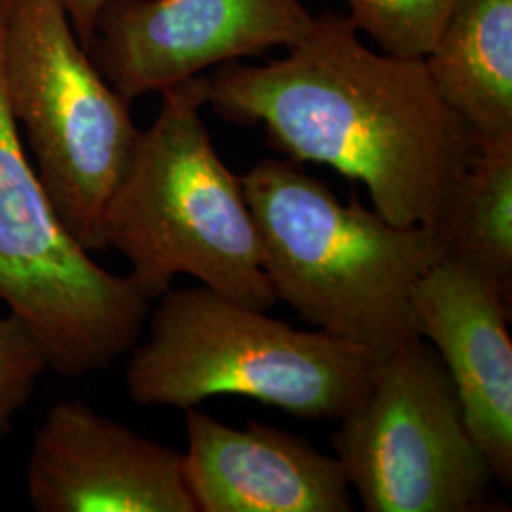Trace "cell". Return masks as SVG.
<instances>
[{
    "label": "cell",
    "instance_id": "7c38bea8",
    "mask_svg": "<svg viewBox=\"0 0 512 512\" xmlns=\"http://www.w3.org/2000/svg\"><path fill=\"white\" fill-rule=\"evenodd\" d=\"M423 63L478 139L512 135V0H458Z\"/></svg>",
    "mask_w": 512,
    "mask_h": 512
},
{
    "label": "cell",
    "instance_id": "9a60e30c",
    "mask_svg": "<svg viewBox=\"0 0 512 512\" xmlns=\"http://www.w3.org/2000/svg\"><path fill=\"white\" fill-rule=\"evenodd\" d=\"M48 368L33 332L16 315H0V440L12 433L14 420Z\"/></svg>",
    "mask_w": 512,
    "mask_h": 512
},
{
    "label": "cell",
    "instance_id": "6da1fadb",
    "mask_svg": "<svg viewBox=\"0 0 512 512\" xmlns=\"http://www.w3.org/2000/svg\"><path fill=\"white\" fill-rule=\"evenodd\" d=\"M205 92L215 114L262 126L289 160L365 184L374 211L403 228L435 226L478 148L423 59L368 48L340 14L315 16L283 59L220 65Z\"/></svg>",
    "mask_w": 512,
    "mask_h": 512
},
{
    "label": "cell",
    "instance_id": "8992f818",
    "mask_svg": "<svg viewBox=\"0 0 512 512\" xmlns=\"http://www.w3.org/2000/svg\"><path fill=\"white\" fill-rule=\"evenodd\" d=\"M0 300L33 332L50 370L78 378L133 348L150 298L93 262L57 217L19 137L2 76L0 0Z\"/></svg>",
    "mask_w": 512,
    "mask_h": 512
},
{
    "label": "cell",
    "instance_id": "277c9868",
    "mask_svg": "<svg viewBox=\"0 0 512 512\" xmlns=\"http://www.w3.org/2000/svg\"><path fill=\"white\" fill-rule=\"evenodd\" d=\"M126 370L133 403L188 410L211 397L338 421L363 399L378 357L325 330H298L205 285L167 291Z\"/></svg>",
    "mask_w": 512,
    "mask_h": 512
},
{
    "label": "cell",
    "instance_id": "4fadbf2b",
    "mask_svg": "<svg viewBox=\"0 0 512 512\" xmlns=\"http://www.w3.org/2000/svg\"><path fill=\"white\" fill-rule=\"evenodd\" d=\"M444 256L473 266L512 293V135L478 139L435 226Z\"/></svg>",
    "mask_w": 512,
    "mask_h": 512
},
{
    "label": "cell",
    "instance_id": "5b68a950",
    "mask_svg": "<svg viewBox=\"0 0 512 512\" xmlns=\"http://www.w3.org/2000/svg\"><path fill=\"white\" fill-rule=\"evenodd\" d=\"M2 76L57 217L86 251H105V211L141 131L131 101L95 67L57 0H2Z\"/></svg>",
    "mask_w": 512,
    "mask_h": 512
},
{
    "label": "cell",
    "instance_id": "9c48e42d",
    "mask_svg": "<svg viewBox=\"0 0 512 512\" xmlns=\"http://www.w3.org/2000/svg\"><path fill=\"white\" fill-rule=\"evenodd\" d=\"M25 482L38 512H198L181 452L82 401L50 408L35 433Z\"/></svg>",
    "mask_w": 512,
    "mask_h": 512
},
{
    "label": "cell",
    "instance_id": "30bf717a",
    "mask_svg": "<svg viewBox=\"0 0 512 512\" xmlns=\"http://www.w3.org/2000/svg\"><path fill=\"white\" fill-rule=\"evenodd\" d=\"M423 340L446 366L495 482L512 484L511 296L456 258L442 256L414 287Z\"/></svg>",
    "mask_w": 512,
    "mask_h": 512
},
{
    "label": "cell",
    "instance_id": "3957f363",
    "mask_svg": "<svg viewBox=\"0 0 512 512\" xmlns=\"http://www.w3.org/2000/svg\"><path fill=\"white\" fill-rule=\"evenodd\" d=\"M162 93L110 196L103 241L131 264L150 300L188 275L258 310L277 302L241 177L222 162L202 118L205 76Z\"/></svg>",
    "mask_w": 512,
    "mask_h": 512
},
{
    "label": "cell",
    "instance_id": "52a82bcc",
    "mask_svg": "<svg viewBox=\"0 0 512 512\" xmlns=\"http://www.w3.org/2000/svg\"><path fill=\"white\" fill-rule=\"evenodd\" d=\"M332 433L368 512L488 511L495 476L458 391L421 336L380 357L363 399Z\"/></svg>",
    "mask_w": 512,
    "mask_h": 512
},
{
    "label": "cell",
    "instance_id": "5bb4252c",
    "mask_svg": "<svg viewBox=\"0 0 512 512\" xmlns=\"http://www.w3.org/2000/svg\"><path fill=\"white\" fill-rule=\"evenodd\" d=\"M349 23L385 54L423 59L458 0H344Z\"/></svg>",
    "mask_w": 512,
    "mask_h": 512
},
{
    "label": "cell",
    "instance_id": "2e32d148",
    "mask_svg": "<svg viewBox=\"0 0 512 512\" xmlns=\"http://www.w3.org/2000/svg\"><path fill=\"white\" fill-rule=\"evenodd\" d=\"M118 2H124V0H57V4L65 10L67 18L71 21L80 44L86 50L92 44L99 19L110 6Z\"/></svg>",
    "mask_w": 512,
    "mask_h": 512
},
{
    "label": "cell",
    "instance_id": "ba28073f",
    "mask_svg": "<svg viewBox=\"0 0 512 512\" xmlns=\"http://www.w3.org/2000/svg\"><path fill=\"white\" fill-rule=\"evenodd\" d=\"M313 23L300 0H124L99 19L88 54L133 101L211 67L291 50Z\"/></svg>",
    "mask_w": 512,
    "mask_h": 512
},
{
    "label": "cell",
    "instance_id": "8fae6325",
    "mask_svg": "<svg viewBox=\"0 0 512 512\" xmlns=\"http://www.w3.org/2000/svg\"><path fill=\"white\" fill-rule=\"evenodd\" d=\"M183 480L198 512H349L340 459L310 440L249 421L230 427L188 408Z\"/></svg>",
    "mask_w": 512,
    "mask_h": 512
},
{
    "label": "cell",
    "instance_id": "7a4b0ae2",
    "mask_svg": "<svg viewBox=\"0 0 512 512\" xmlns=\"http://www.w3.org/2000/svg\"><path fill=\"white\" fill-rule=\"evenodd\" d=\"M275 298L374 357L420 330L412 293L444 256L427 226H395L357 196L342 203L294 160L266 158L243 177Z\"/></svg>",
    "mask_w": 512,
    "mask_h": 512
}]
</instances>
